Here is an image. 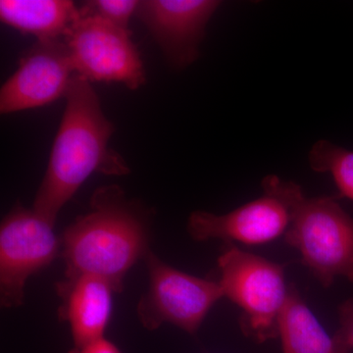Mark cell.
Masks as SVG:
<instances>
[{
  "label": "cell",
  "instance_id": "obj_15",
  "mask_svg": "<svg viewBox=\"0 0 353 353\" xmlns=\"http://www.w3.org/2000/svg\"><path fill=\"white\" fill-rule=\"evenodd\" d=\"M139 1L137 0H94L83 3L81 16L94 17L110 24L128 29L131 18L137 15Z\"/></svg>",
  "mask_w": 353,
  "mask_h": 353
},
{
  "label": "cell",
  "instance_id": "obj_11",
  "mask_svg": "<svg viewBox=\"0 0 353 353\" xmlns=\"http://www.w3.org/2000/svg\"><path fill=\"white\" fill-rule=\"evenodd\" d=\"M61 299L58 317L68 323L74 347L104 338L112 313L114 290L95 276L65 277L55 285Z\"/></svg>",
  "mask_w": 353,
  "mask_h": 353
},
{
  "label": "cell",
  "instance_id": "obj_8",
  "mask_svg": "<svg viewBox=\"0 0 353 353\" xmlns=\"http://www.w3.org/2000/svg\"><path fill=\"white\" fill-rule=\"evenodd\" d=\"M76 76L64 39L38 41L0 90V111L10 114L48 105L65 97Z\"/></svg>",
  "mask_w": 353,
  "mask_h": 353
},
{
  "label": "cell",
  "instance_id": "obj_6",
  "mask_svg": "<svg viewBox=\"0 0 353 353\" xmlns=\"http://www.w3.org/2000/svg\"><path fill=\"white\" fill-rule=\"evenodd\" d=\"M62 241L54 224L34 209L17 204L0 226V303L6 308L24 303L28 279L52 263Z\"/></svg>",
  "mask_w": 353,
  "mask_h": 353
},
{
  "label": "cell",
  "instance_id": "obj_16",
  "mask_svg": "<svg viewBox=\"0 0 353 353\" xmlns=\"http://www.w3.org/2000/svg\"><path fill=\"white\" fill-rule=\"evenodd\" d=\"M339 329L334 338L347 350H353V299L343 301L339 306Z\"/></svg>",
  "mask_w": 353,
  "mask_h": 353
},
{
  "label": "cell",
  "instance_id": "obj_2",
  "mask_svg": "<svg viewBox=\"0 0 353 353\" xmlns=\"http://www.w3.org/2000/svg\"><path fill=\"white\" fill-rule=\"evenodd\" d=\"M152 214L127 199L116 185L92 194L88 212L77 218L62 236L65 277L92 275L120 294L128 272L150 250Z\"/></svg>",
  "mask_w": 353,
  "mask_h": 353
},
{
  "label": "cell",
  "instance_id": "obj_17",
  "mask_svg": "<svg viewBox=\"0 0 353 353\" xmlns=\"http://www.w3.org/2000/svg\"><path fill=\"white\" fill-rule=\"evenodd\" d=\"M69 353H122L119 348L112 341L108 339L102 338L92 341L83 347H74Z\"/></svg>",
  "mask_w": 353,
  "mask_h": 353
},
{
  "label": "cell",
  "instance_id": "obj_9",
  "mask_svg": "<svg viewBox=\"0 0 353 353\" xmlns=\"http://www.w3.org/2000/svg\"><path fill=\"white\" fill-rule=\"evenodd\" d=\"M221 4L216 0H143L137 16L172 66L183 69L199 58L206 26Z\"/></svg>",
  "mask_w": 353,
  "mask_h": 353
},
{
  "label": "cell",
  "instance_id": "obj_1",
  "mask_svg": "<svg viewBox=\"0 0 353 353\" xmlns=\"http://www.w3.org/2000/svg\"><path fill=\"white\" fill-rule=\"evenodd\" d=\"M65 99L63 117L32 206L54 225L65 204L92 174L123 176L130 172L124 159L109 148L114 126L90 82L76 75Z\"/></svg>",
  "mask_w": 353,
  "mask_h": 353
},
{
  "label": "cell",
  "instance_id": "obj_10",
  "mask_svg": "<svg viewBox=\"0 0 353 353\" xmlns=\"http://www.w3.org/2000/svg\"><path fill=\"white\" fill-rule=\"evenodd\" d=\"M289 208L273 194L263 196L217 215L206 211H194L188 220L187 230L196 241L222 240L246 245L271 243L285 236L290 226Z\"/></svg>",
  "mask_w": 353,
  "mask_h": 353
},
{
  "label": "cell",
  "instance_id": "obj_7",
  "mask_svg": "<svg viewBox=\"0 0 353 353\" xmlns=\"http://www.w3.org/2000/svg\"><path fill=\"white\" fill-rule=\"evenodd\" d=\"M64 41L76 75L88 82L119 83L132 90L145 83L143 61L129 29L81 16Z\"/></svg>",
  "mask_w": 353,
  "mask_h": 353
},
{
  "label": "cell",
  "instance_id": "obj_13",
  "mask_svg": "<svg viewBox=\"0 0 353 353\" xmlns=\"http://www.w3.org/2000/svg\"><path fill=\"white\" fill-rule=\"evenodd\" d=\"M278 333L284 353H352L328 334L294 285H290Z\"/></svg>",
  "mask_w": 353,
  "mask_h": 353
},
{
  "label": "cell",
  "instance_id": "obj_4",
  "mask_svg": "<svg viewBox=\"0 0 353 353\" xmlns=\"http://www.w3.org/2000/svg\"><path fill=\"white\" fill-rule=\"evenodd\" d=\"M224 297L241 310L240 326L262 343L279 336V319L289 296L285 266L227 243L218 259Z\"/></svg>",
  "mask_w": 353,
  "mask_h": 353
},
{
  "label": "cell",
  "instance_id": "obj_14",
  "mask_svg": "<svg viewBox=\"0 0 353 353\" xmlns=\"http://www.w3.org/2000/svg\"><path fill=\"white\" fill-rule=\"evenodd\" d=\"M313 171L329 173L338 189V196L353 201V152L331 141H317L309 153Z\"/></svg>",
  "mask_w": 353,
  "mask_h": 353
},
{
  "label": "cell",
  "instance_id": "obj_12",
  "mask_svg": "<svg viewBox=\"0 0 353 353\" xmlns=\"http://www.w3.org/2000/svg\"><path fill=\"white\" fill-rule=\"evenodd\" d=\"M80 8L69 0H1L0 19L38 41L64 39L80 19Z\"/></svg>",
  "mask_w": 353,
  "mask_h": 353
},
{
  "label": "cell",
  "instance_id": "obj_5",
  "mask_svg": "<svg viewBox=\"0 0 353 353\" xmlns=\"http://www.w3.org/2000/svg\"><path fill=\"white\" fill-rule=\"evenodd\" d=\"M145 261L150 285L137 306L143 328L155 331L169 323L194 336L211 308L224 297L219 282L178 270L152 250Z\"/></svg>",
  "mask_w": 353,
  "mask_h": 353
},
{
  "label": "cell",
  "instance_id": "obj_3",
  "mask_svg": "<svg viewBox=\"0 0 353 353\" xmlns=\"http://www.w3.org/2000/svg\"><path fill=\"white\" fill-rule=\"evenodd\" d=\"M262 189L289 208L285 243L299 252L316 280L324 288L338 277L353 283V218L336 199H309L297 183L274 175L265 176Z\"/></svg>",
  "mask_w": 353,
  "mask_h": 353
}]
</instances>
